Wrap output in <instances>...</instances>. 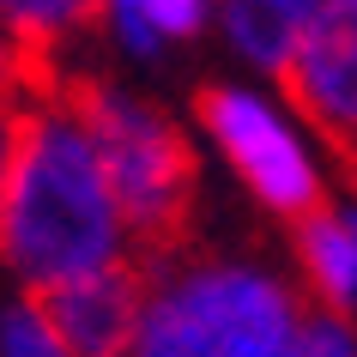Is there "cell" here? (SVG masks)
<instances>
[{
  "mask_svg": "<svg viewBox=\"0 0 357 357\" xmlns=\"http://www.w3.org/2000/svg\"><path fill=\"white\" fill-rule=\"evenodd\" d=\"M339 164H345V176H351V188H357V146H351V151H339Z\"/></svg>",
  "mask_w": 357,
  "mask_h": 357,
  "instance_id": "9a60e30c",
  "label": "cell"
},
{
  "mask_svg": "<svg viewBox=\"0 0 357 357\" xmlns=\"http://www.w3.org/2000/svg\"><path fill=\"white\" fill-rule=\"evenodd\" d=\"M303 309L248 266H194L146 297L133 357H279Z\"/></svg>",
  "mask_w": 357,
  "mask_h": 357,
  "instance_id": "3957f363",
  "label": "cell"
},
{
  "mask_svg": "<svg viewBox=\"0 0 357 357\" xmlns=\"http://www.w3.org/2000/svg\"><path fill=\"white\" fill-rule=\"evenodd\" d=\"M333 151L357 146V0H333L273 73Z\"/></svg>",
  "mask_w": 357,
  "mask_h": 357,
  "instance_id": "8992f818",
  "label": "cell"
},
{
  "mask_svg": "<svg viewBox=\"0 0 357 357\" xmlns=\"http://www.w3.org/2000/svg\"><path fill=\"white\" fill-rule=\"evenodd\" d=\"M139 24L151 37H194L206 24V0H139Z\"/></svg>",
  "mask_w": 357,
  "mask_h": 357,
  "instance_id": "5bb4252c",
  "label": "cell"
},
{
  "mask_svg": "<svg viewBox=\"0 0 357 357\" xmlns=\"http://www.w3.org/2000/svg\"><path fill=\"white\" fill-rule=\"evenodd\" d=\"M0 357H67V351H61L55 333L19 303V309H6V321H0Z\"/></svg>",
  "mask_w": 357,
  "mask_h": 357,
  "instance_id": "7c38bea8",
  "label": "cell"
},
{
  "mask_svg": "<svg viewBox=\"0 0 357 357\" xmlns=\"http://www.w3.org/2000/svg\"><path fill=\"white\" fill-rule=\"evenodd\" d=\"M345 225H351V236H357V218H345Z\"/></svg>",
  "mask_w": 357,
  "mask_h": 357,
  "instance_id": "e0dca14e",
  "label": "cell"
},
{
  "mask_svg": "<svg viewBox=\"0 0 357 357\" xmlns=\"http://www.w3.org/2000/svg\"><path fill=\"white\" fill-rule=\"evenodd\" d=\"M146 273L133 261H115L103 273L67 284H37L24 291V309L55 333L67 357H133V333L146 315Z\"/></svg>",
  "mask_w": 357,
  "mask_h": 357,
  "instance_id": "5b68a950",
  "label": "cell"
},
{
  "mask_svg": "<svg viewBox=\"0 0 357 357\" xmlns=\"http://www.w3.org/2000/svg\"><path fill=\"white\" fill-rule=\"evenodd\" d=\"M194 115H200V128L218 139V151L230 158V169H236L273 212H284L291 225L327 212L321 176L309 169L303 146L284 133V121L266 109L261 97L230 91V85H200V91H194Z\"/></svg>",
  "mask_w": 357,
  "mask_h": 357,
  "instance_id": "277c9868",
  "label": "cell"
},
{
  "mask_svg": "<svg viewBox=\"0 0 357 357\" xmlns=\"http://www.w3.org/2000/svg\"><path fill=\"white\" fill-rule=\"evenodd\" d=\"M115 19H139V0H115Z\"/></svg>",
  "mask_w": 357,
  "mask_h": 357,
  "instance_id": "2e32d148",
  "label": "cell"
},
{
  "mask_svg": "<svg viewBox=\"0 0 357 357\" xmlns=\"http://www.w3.org/2000/svg\"><path fill=\"white\" fill-rule=\"evenodd\" d=\"M49 109H61L91 139L97 164L109 176L121 230H133V266L146 279L164 273L194 236V188H200L194 146L158 109H146L128 91H115L103 79H85V73L55 79Z\"/></svg>",
  "mask_w": 357,
  "mask_h": 357,
  "instance_id": "7a4b0ae2",
  "label": "cell"
},
{
  "mask_svg": "<svg viewBox=\"0 0 357 357\" xmlns=\"http://www.w3.org/2000/svg\"><path fill=\"white\" fill-rule=\"evenodd\" d=\"M0 24L24 55L49 61V49L61 37L103 24V0H0Z\"/></svg>",
  "mask_w": 357,
  "mask_h": 357,
  "instance_id": "9c48e42d",
  "label": "cell"
},
{
  "mask_svg": "<svg viewBox=\"0 0 357 357\" xmlns=\"http://www.w3.org/2000/svg\"><path fill=\"white\" fill-rule=\"evenodd\" d=\"M333 0H225V31L243 55H255L266 73H279L297 37L327 13Z\"/></svg>",
  "mask_w": 357,
  "mask_h": 357,
  "instance_id": "ba28073f",
  "label": "cell"
},
{
  "mask_svg": "<svg viewBox=\"0 0 357 357\" xmlns=\"http://www.w3.org/2000/svg\"><path fill=\"white\" fill-rule=\"evenodd\" d=\"M31 97L19 91H0V212H6V188H13V164H19V146H24V121H31Z\"/></svg>",
  "mask_w": 357,
  "mask_h": 357,
  "instance_id": "4fadbf2b",
  "label": "cell"
},
{
  "mask_svg": "<svg viewBox=\"0 0 357 357\" xmlns=\"http://www.w3.org/2000/svg\"><path fill=\"white\" fill-rule=\"evenodd\" d=\"M55 67H49V61H37V55H24L19 43L6 37V31H0V91H19V97H49L55 91Z\"/></svg>",
  "mask_w": 357,
  "mask_h": 357,
  "instance_id": "8fae6325",
  "label": "cell"
},
{
  "mask_svg": "<svg viewBox=\"0 0 357 357\" xmlns=\"http://www.w3.org/2000/svg\"><path fill=\"white\" fill-rule=\"evenodd\" d=\"M291 230H297V261H303V279L315 291L321 315L351 321V309H357V236H351V225L327 206Z\"/></svg>",
  "mask_w": 357,
  "mask_h": 357,
  "instance_id": "52a82bcc",
  "label": "cell"
},
{
  "mask_svg": "<svg viewBox=\"0 0 357 357\" xmlns=\"http://www.w3.org/2000/svg\"><path fill=\"white\" fill-rule=\"evenodd\" d=\"M279 357H357V345H351V333H345V321H333V315H303L297 321V333H291V345H284Z\"/></svg>",
  "mask_w": 357,
  "mask_h": 357,
  "instance_id": "30bf717a",
  "label": "cell"
},
{
  "mask_svg": "<svg viewBox=\"0 0 357 357\" xmlns=\"http://www.w3.org/2000/svg\"><path fill=\"white\" fill-rule=\"evenodd\" d=\"M0 255L24 291L67 284L121 261V212L91 139L61 109H31L13 188L0 212Z\"/></svg>",
  "mask_w": 357,
  "mask_h": 357,
  "instance_id": "6da1fadb",
  "label": "cell"
}]
</instances>
